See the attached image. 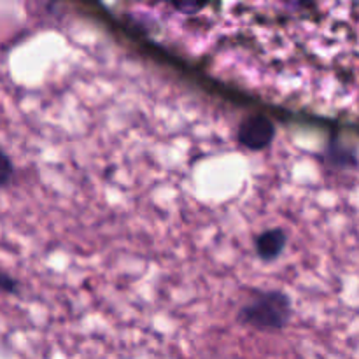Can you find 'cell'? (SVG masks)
Returning a JSON list of instances; mask_svg holds the SVG:
<instances>
[{"label": "cell", "mask_w": 359, "mask_h": 359, "mask_svg": "<svg viewBox=\"0 0 359 359\" xmlns=\"http://www.w3.org/2000/svg\"><path fill=\"white\" fill-rule=\"evenodd\" d=\"M241 325L262 333H276L284 330L293 319V300L286 291H252L238 311Z\"/></svg>", "instance_id": "cell-1"}, {"label": "cell", "mask_w": 359, "mask_h": 359, "mask_svg": "<svg viewBox=\"0 0 359 359\" xmlns=\"http://www.w3.org/2000/svg\"><path fill=\"white\" fill-rule=\"evenodd\" d=\"M276 126L265 116L255 114L237 126V140L249 151H265L276 139Z\"/></svg>", "instance_id": "cell-2"}, {"label": "cell", "mask_w": 359, "mask_h": 359, "mask_svg": "<svg viewBox=\"0 0 359 359\" xmlns=\"http://www.w3.org/2000/svg\"><path fill=\"white\" fill-rule=\"evenodd\" d=\"M14 175H16V168H14L13 160L9 154L0 147V189L7 188L13 182Z\"/></svg>", "instance_id": "cell-3"}, {"label": "cell", "mask_w": 359, "mask_h": 359, "mask_svg": "<svg viewBox=\"0 0 359 359\" xmlns=\"http://www.w3.org/2000/svg\"><path fill=\"white\" fill-rule=\"evenodd\" d=\"M18 290H20L18 280L13 276H9L6 270L0 269V291L2 293H18Z\"/></svg>", "instance_id": "cell-4"}]
</instances>
